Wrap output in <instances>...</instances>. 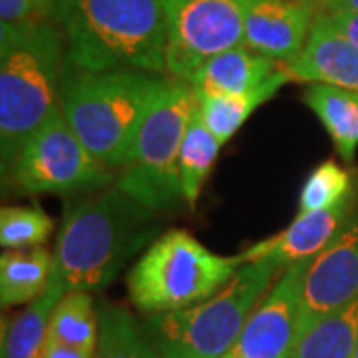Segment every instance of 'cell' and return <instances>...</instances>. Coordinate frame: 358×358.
I'll list each match as a JSON object with an SVG mask.
<instances>
[{
  "label": "cell",
  "mask_w": 358,
  "mask_h": 358,
  "mask_svg": "<svg viewBox=\"0 0 358 358\" xmlns=\"http://www.w3.org/2000/svg\"><path fill=\"white\" fill-rule=\"evenodd\" d=\"M155 215L120 187H103L70 207L54 253V271L66 291L98 293L110 287L134 257L154 243Z\"/></svg>",
  "instance_id": "6da1fadb"
},
{
  "label": "cell",
  "mask_w": 358,
  "mask_h": 358,
  "mask_svg": "<svg viewBox=\"0 0 358 358\" xmlns=\"http://www.w3.org/2000/svg\"><path fill=\"white\" fill-rule=\"evenodd\" d=\"M54 22L76 70L167 72L164 0H60Z\"/></svg>",
  "instance_id": "7a4b0ae2"
},
{
  "label": "cell",
  "mask_w": 358,
  "mask_h": 358,
  "mask_svg": "<svg viewBox=\"0 0 358 358\" xmlns=\"http://www.w3.org/2000/svg\"><path fill=\"white\" fill-rule=\"evenodd\" d=\"M66 68L64 34L54 20L0 24V162L4 178L26 141L60 108Z\"/></svg>",
  "instance_id": "3957f363"
},
{
  "label": "cell",
  "mask_w": 358,
  "mask_h": 358,
  "mask_svg": "<svg viewBox=\"0 0 358 358\" xmlns=\"http://www.w3.org/2000/svg\"><path fill=\"white\" fill-rule=\"evenodd\" d=\"M169 78L141 70L84 72L68 66L60 110L80 141L103 167L120 169L152 103Z\"/></svg>",
  "instance_id": "277c9868"
},
{
  "label": "cell",
  "mask_w": 358,
  "mask_h": 358,
  "mask_svg": "<svg viewBox=\"0 0 358 358\" xmlns=\"http://www.w3.org/2000/svg\"><path fill=\"white\" fill-rule=\"evenodd\" d=\"M281 265L255 261L239 268L225 287L193 307L150 315L143 333L157 358H223L251 313L279 279Z\"/></svg>",
  "instance_id": "5b68a950"
},
{
  "label": "cell",
  "mask_w": 358,
  "mask_h": 358,
  "mask_svg": "<svg viewBox=\"0 0 358 358\" xmlns=\"http://www.w3.org/2000/svg\"><path fill=\"white\" fill-rule=\"evenodd\" d=\"M243 265L241 253L217 255L185 229H169L129 268V301L145 315L193 307L225 287Z\"/></svg>",
  "instance_id": "8992f818"
},
{
  "label": "cell",
  "mask_w": 358,
  "mask_h": 358,
  "mask_svg": "<svg viewBox=\"0 0 358 358\" xmlns=\"http://www.w3.org/2000/svg\"><path fill=\"white\" fill-rule=\"evenodd\" d=\"M195 106L189 82L169 80L143 117L115 178V187L154 213H166L183 201L179 152Z\"/></svg>",
  "instance_id": "52a82bcc"
},
{
  "label": "cell",
  "mask_w": 358,
  "mask_h": 358,
  "mask_svg": "<svg viewBox=\"0 0 358 358\" xmlns=\"http://www.w3.org/2000/svg\"><path fill=\"white\" fill-rule=\"evenodd\" d=\"M6 178L20 192L54 195L103 189L112 183L110 169L90 154L60 108L26 141Z\"/></svg>",
  "instance_id": "ba28073f"
},
{
  "label": "cell",
  "mask_w": 358,
  "mask_h": 358,
  "mask_svg": "<svg viewBox=\"0 0 358 358\" xmlns=\"http://www.w3.org/2000/svg\"><path fill=\"white\" fill-rule=\"evenodd\" d=\"M166 64L173 80L189 78L223 52L243 46L241 0H164Z\"/></svg>",
  "instance_id": "9c48e42d"
},
{
  "label": "cell",
  "mask_w": 358,
  "mask_h": 358,
  "mask_svg": "<svg viewBox=\"0 0 358 358\" xmlns=\"http://www.w3.org/2000/svg\"><path fill=\"white\" fill-rule=\"evenodd\" d=\"M310 261H296L285 267L251 313L239 341L223 358H293L303 285Z\"/></svg>",
  "instance_id": "30bf717a"
},
{
  "label": "cell",
  "mask_w": 358,
  "mask_h": 358,
  "mask_svg": "<svg viewBox=\"0 0 358 358\" xmlns=\"http://www.w3.org/2000/svg\"><path fill=\"white\" fill-rule=\"evenodd\" d=\"M358 296V199L345 227L334 237L331 245L308 263L301 315L299 336L324 319L329 313L345 307Z\"/></svg>",
  "instance_id": "8fae6325"
},
{
  "label": "cell",
  "mask_w": 358,
  "mask_h": 358,
  "mask_svg": "<svg viewBox=\"0 0 358 358\" xmlns=\"http://www.w3.org/2000/svg\"><path fill=\"white\" fill-rule=\"evenodd\" d=\"M243 46L289 64L307 44L315 22V6L308 0H241Z\"/></svg>",
  "instance_id": "7c38bea8"
},
{
  "label": "cell",
  "mask_w": 358,
  "mask_h": 358,
  "mask_svg": "<svg viewBox=\"0 0 358 358\" xmlns=\"http://www.w3.org/2000/svg\"><path fill=\"white\" fill-rule=\"evenodd\" d=\"M357 199L358 197L355 195L333 209L299 213L287 229L245 249L241 253L245 265L268 259L281 267H289L296 261L315 259L331 245V241L345 227L346 219L352 213Z\"/></svg>",
  "instance_id": "4fadbf2b"
},
{
  "label": "cell",
  "mask_w": 358,
  "mask_h": 358,
  "mask_svg": "<svg viewBox=\"0 0 358 358\" xmlns=\"http://www.w3.org/2000/svg\"><path fill=\"white\" fill-rule=\"evenodd\" d=\"M285 68L296 82L358 92V48L320 14L315 16L305 48Z\"/></svg>",
  "instance_id": "5bb4252c"
},
{
  "label": "cell",
  "mask_w": 358,
  "mask_h": 358,
  "mask_svg": "<svg viewBox=\"0 0 358 358\" xmlns=\"http://www.w3.org/2000/svg\"><path fill=\"white\" fill-rule=\"evenodd\" d=\"M281 68V62L268 56H263L247 46H237L201 66L189 78V86L197 98L245 94L265 84Z\"/></svg>",
  "instance_id": "9a60e30c"
},
{
  "label": "cell",
  "mask_w": 358,
  "mask_h": 358,
  "mask_svg": "<svg viewBox=\"0 0 358 358\" xmlns=\"http://www.w3.org/2000/svg\"><path fill=\"white\" fill-rule=\"evenodd\" d=\"M66 293L64 281L54 271L48 289L4 329L2 358H44L52 313Z\"/></svg>",
  "instance_id": "2e32d148"
},
{
  "label": "cell",
  "mask_w": 358,
  "mask_h": 358,
  "mask_svg": "<svg viewBox=\"0 0 358 358\" xmlns=\"http://www.w3.org/2000/svg\"><path fill=\"white\" fill-rule=\"evenodd\" d=\"M303 102L319 117L338 155L352 164L358 150V92L310 84Z\"/></svg>",
  "instance_id": "e0dca14e"
},
{
  "label": "cell",
  "mask_w": 358,
  "mask_h": 358,
  "mask_svg": "<svg viewBox=\"0 0 358 358\" xmlns=\"http://www.w3.org/2000/svg\"><path fill=\"white\" fill-rule=\"evenodd\" d=\"M291 80H293V76L289 74V70L282 64V68L275 76H271L265 84H261L259 88L251 90V92L197 98L205 126L217 138L221 145L227 143L241 129V126L251 117L257 108L268 102Z\"/></svg>",
  "instance_id": "ac0fdd59"
},
{
  "label": "cell",
  "mask_w": 358,
  "mask_h": 358,
  "mask_svg": "<svg viewBox=\"0 0 358 358\" xmlns=\"http://www.w3.org/2000/svg\"><path fill=\"white\" fill-rule=\"evenodd\" d=\"M54 273V255L44 247L8 251L0 257V301L2 307L30 305L48 289Z\"/></svg>",
  "instance_id": "d6986e66"
},
{
  "label": "cell",
  "mask_w": 358,
  "mask_h": 358,
  "mask_svg": "<svg viewBox=\"0 0 358 358\" xmlns=\"http://www.w3.org/2000/svg\"><path fill=\"white\" fill-rule=\"evenodd\" d=\"M358 346V296L315 322L294 346L293 358H355Z\"/></svg>",
  "instance_id": "ffe728a7"
},
{
  "label": "cell",
  "mask_w": 358,
  "mask_h": 358,
  "mask_svg": "<svg viewBox=\"0 0 358 358\" xmlns=\"http://www.w3.org/2000/svg\"><path fill=\"white\" fill-rule=\"evenodd\" d=\"M219 148L221 143L205 126L201 112H199V102H197V106L193 108L192 120H189V126L181 143V152H179L181 195L189 209L195 207L201 195L205 181L217 159Z\"/></svg>",
  "instance_id": "44dd1931"
},
{
  "label": "cell",
  "mask_w": 358,
  "mask_h": 358,
  "mask_svg": "<svg viewBox=\"0 0 358 358\" xmlns=\"http://www.w3.org/2000/svg\"><path fill=\"white\" fill-rule=\"evenodd\" d=\"M98 334L100 319L92 293L68 291L52 313L48 336L58 343L94 355L98 345Z\"/></svg>",
  "instance_id": "7402d4cb"
},
{
  "label": "cell",
  "mask_w": 358,
  "mask_h": 358,
  "mask_svg": "<svg viewBox=\"0 0 358 358\" xmlns=\"http://www.w3.org/2000/svg\"><path fill=\"white\" fill-rule=\"evenodd\" d=\"M98 319L100 334L94 358H157L128 308L100 303Z\"/></svg>",
  "instance_id": "603a6c76"
},
{
  "label": "cell",
  "mask_w": 358,
  "mask_h": 358,
  "mask_svg": "<svg viewBox=\"0 0 358 358\" xmlns=\"http://www.w3.org/2000/svg\"><path fill=\"white\" fill-rule=\"evenodd\" d=\"M352 176L336 162L329 159L310 171L299 195V213L324 211L355 197Z\"/></svg>",
  "instance_id": "cb8c5ba5"
},
{
  "label": "cell",
  "mask_w": 358,
  "mask_h": 358,
  "mask_svg": "<svg viewBox=\"0 0 358 358\" xmlns=\"http://www.w3.org/2000/svg\"><path fill=\"white\" fill-rule=\"evenodd\" d=\"M54 231L52 217L38 207H2L0 211V245L6 251L38 247Z\"/></svg>",
  "instance_id": "d4e9b609"
},
{
  "label": "cell",
  "mask_w": 358,
  "mask_h": 358,
  "mask_svg": "<svg viewBox=\"0 0 358 358\" xmlns=\"http://www.w3.org/2000/svg\"><path fill=\"white\" fill-rule=\"evenodd\" d=\"M32 0H0V24L28 26L40 20Z\"/></svg>",
  "instance_id": "484cf974"
},
{
  "label": "cell",
  "mask_w": 358,
  "mask_h": 358,
  "mask_svg": "<svg viewBox=\"0 0 358 358\" xmlns=\"http://www.w3.org/2000/svg\"><path fill=\"white\" fill-rule=\"evenodd\" d=\"M327 18L338 34H343L348 42L358 48V14L355 13H317Z\"/></svg>",
  "instance_id": "4316f807"
},
{
  "label": "cell",
  "mask_w": 358,
  "mask_h": 358,
  "mask_svg": "<svg viewBox=\"0 0 358 358\" xmlns=\"http://www.w3.org/2000/svg\"><path fill=\"white\" fill-rule=\"evenodd\" d=\"M44 358H94V355L78 350L74 346H68L64 343H58L48 336L46 348H44Z\"/></svg>",
  "instance_id": "83f0119b"
},
{
  "label": "cell",
  "mask_w": 358,
  "mask_h": 358,
  "mask_svg": "<svg viewBox=\"0 0 358 358\" xmlns=\"http://www.w3.org/2000/svg\"><path fill=\"white\" fill-rule=\"evenodd\" d=\"M315 13H355L358 14V0H308Z\"/></svg>",
  "instance_id": "f1b7e54d"
},
{
  "label": "cell",
  "mask_w": 358,
  "mask_h": 358,
  "mask_svg": "<svg viewBox=\"0 0 358 358\" xmlns=\"http://www.w3.org/2000/svg\"><path fill=\"white\" fill-rule=\"evenodd\" d=\"M58 2H60V0H32V4H34L38 16L46 18V20H54V14H56V8H58Z\"/></svg>",
  "instance_id": "f546056e"
},
{
  "label": "cell",
  "mask_w": 358,
  "mask_h": 358,
  "mask_svg": "<svg viewBox=\"0 0 358 358\" xmlns=\"http://www.w3.org/2000/svg\"><path fill=\"white\" fill-rule=\"evenodd\" d=\"M355 358H358V346H357V352H355Z\"/></svg>",
  "instance_id": "4dcf8cb0"
}]
</instances>
